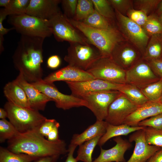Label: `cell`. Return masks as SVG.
Listing matches in <instances>:
<instances>
[{
  "label": "cell",
  "mask_w": 162,
  "mask_h": 162,
  "mask_svg": "<svg viewBox=\"0 0 162 162\" xmlns=\"http://www.w3.org/2000/svg\"><path fill=\"white\" fill-rule=\"evenodd\" d=\"M44 38L21 35L13 56L16 68L28 82L42 79L43 46Z\"/></svg>",
  "instance_id": "cell-1"
},
{
  "label": "cell",
  "mask_w": 162,
  "mask_h": 162,
  "mask_svg": "<svg viewBox=\"0 0 162 162\" xmlns=\"http://www.w3.org/2000/svg\"><path fill=\"white\" fill-rule=\"evenodd\" d=\"M66 143L62 140L51 141L41 135L38 130L19 133L8 141L7 148L15 153H22L39 158L60 156L68 152Z\"/></svg>",
  "instance_id": "cell-2"
},
{
  "label": "cell",
  "mask_w": 162,
  "mask_h": 162,
  "mask_svg": "<svg viewBox=\"0 0 162 162\" xmlns=\"http://www.w3.org/2000/svg\"><path fill=\"white\" fill-rule=\"evenodd\" d=\"M68 19L90 43L98 50L102 57H110L116 45L125 39L117 27L107 29H98L88 26L81 22Z\"/></svg>",
  "instance_id": "cell-3"
},
{
  "label": "cell",
  "mask_w": 162,
  "mask_h": 162,
  "mask_svg": "<svg viewBox=\"0 0 162 162\" xmlns=\"http://www.w3.org/2000/svg\"><path fill=\"white\" fill-rule=\"evenodd\" d=\"M4 107L9 121L20 133L39 130L47 118L38 110L17 106L8 101Z\"/></svg>",
  "instance_id": "cell-4"
},
{
  "label": "cell",
  "mask_w": 162,
  "mask_h": 162,
  "mask_svg": "<svg viewBox=\"0 0 162 162\" xmlns=\"http://www.w3.org/2000/svg\"><path fill=\"white\" fill-rule=\"evenodd\" d=\"M10 16L9 23L21 35L45 38L52 34L48 20L26 13Z\"/></svg>",
  "instance_id": "cell-5"
},
{
  "label": "cell",
  "mask_w": 162,
  "mask_h": 162,
  "mask_svg": "<svg viewBox=\"0 0 162 162\" xmlns=\"http://www.w3.org/2000/svg\"><path fill=\"white\" fill-rule=\"evenodd\" d=\"M64 60L68 65L87 71L98 59L102 57L98 50L92 44L70 43Z\"/></svg>",
  "instance_id": "cell-6"
},
{
  "label": "cell",
  "mask_w": 162,
  "mask_h": 162,
  "mask_svg": "<svg viewBox=\"0 0 162 162\" xmlns=\"http://www.w3.org/2000/svg\"><path fill=\"white\" fill-rule=\"evenodd\" d=\"M52 34L58 42L91 44L84 35L69 21L61 11L48 20Z\"/></svg>",
  "instance_id": "cell-7"
},
{
  "label": "cell",
  "mask_w": 162,
  "mask_h": 162,
  "mask_svg": "<svg viewBox=\"0 0 162 162\" xmlns=\"http://www.w3.org/2000/svg\"><path fill=\"white\" fill-rule=\"evenodd\" d=\"M95 79L119 84L126 83V71L110 57H101L86 71Z\"/></svg>",
  "instance_id": "cell-8"
},
{
  "label": "cell",
  "mask_w": 162,
  "mask_h": 162,
  "mask_svg": "<svg viewBox=\"0 0 162 162\" xmlns=\"http://www.w3.org/2000/svg\"><path fill=\"white\" fill-rule=\"evenodd\" d=\"M117 28L126 40L135 46L142 55L150 38L142 27L115 10Z\"/></svg>",
  "instance_id": "cell-9"
},
{
  "label": "cell",
  "mask_w": 162,
  "mask_h": 162,
  "mask_svg": "<svg viewBox=\"0 0 162 162\" xmlns=\"http://www.w3.org/2000/svg\"><path fill=\"white\" fill-rule=\"evenodd\" d=\"M34 87L55 102L56 107L63 110L74 107H86L87 103L83 99L72 94L67 95L60 92L53 83L46 82L42 79L31 83Z\"/></svg>",
  "instance_id": "cell-10"
},
{
  "label": "cell",
  "mask_w": 162,
  "mask_h": 162,
  "mask_svg": "<svg viewBox=\"0 0 162 162\" xmlns=\"http://www.w3.org/2000/svg\"><path fill=\"white\" fill-rule=\"evenodd\" d=\"M120 93L115 90L99 91L86 94L81 98L86 102V107L93 113L97 120L103 121L107 116L110 105Z\"/></svg>",
  "instance_id": "cell-11"
},
{
  "label": "cell",
  "mask_w": 162,
  "mask_h": 162,
  "mask_svg": "<svg viewBox=\"0 0 162 162\" xmlns=\"http://www.w3.org/2000/svg\"><path fill=\"white\" fill-rule=\"evenodd\" d=\"M110 58L121 68L126 71L141 60L143 55L135 46L124 39L116 45Z\"/></svg>",
  "instance_id": "cell-12"
},
{
  "label": "cell",
  "mask_w": 162,
  "mask_h": 162,
  "mask_svg": "<svg viewBox=\"0 0 162 162\" xmlns=\"http://www.w3.org/2000/svg\"><path fill=\"white\" fill-rule=\"evenodd\" d=\"M126 83L142 89L160 79L154 73L148 62L143 58L126 71Z\"/></svg>",
  "instance_id": "cell-13"
},
{
  "label": "cell",
  "mask_w": 162,
  "mask_h": 162,
  "mask_svg": "<svg viewBox=\"0 0 162 162\" xmlns=\"http://www.w3.org/2000/svg\"><path fill=\"white\" fill-rule=\"evenodd\" d=\"M139 107L121 92L110 105L105 121L114 125L123 124L126 118Z\"/></svg>",
  "instance_id": "cell-14"
},
{
  "label": "cell",
  "mask_w": 162,
  "mask_h": 162,
  "mask_svg": "<svg viewBox=\"0 0 162 162\" xmlns=\"http://www.w3.org/2000/svg\"><path fill=\"white\" fill-rule=\"evenodd\" d=\"M65 82L70 90L71 94L80 98L91 92L112 90L118 91L122 85L95 78L81 82Z\"/></svg>",
  "instance_id": "cell-15"
},
{
  "label": "cell",
  "mask_w": 162,
  "mask_h": 162,
  "mask_svg": "<svg viewBox=\"0 0 162 162\" xmlns=\"http://www.w3.org/2000/svg\"><path fill=\"white\" fill-rule=\"evenodd\" d=\"M143 129L134 132L130 136L129 142H134L135 146L132 155L126 162H147L161 148L147 142Z\"/></svg>",
  "instance_id": "cell-16"
},
{
  "label": "cell",
  "mask_w": 162,
  "mask_h": 162,
  "mask_svg": "<svg viewBox=\"0 0 162 162\" xmlns=\"http://www.w3.org/2000/svg\"><path fill=\"white\" fill-rule=\"evenodd\" d=\"M94 79L93 76L88 71L68 65L51 73L43 80L46 82L53 83L55 82L61 81L81 82Z\"/></svg>",
  "instance_id": "cell-17"
},
{
  "label": "cell",
  "mask_w": 162,
  "mask_h": 162,
  "mask_svg": "<svg viewBox=\"0 0 162 162\" xmlns=\"http://www.w3.org/2000/svg\"><path fill=\"white\" fill-rule=\"evenodd\" d=\"M60 0H30L26 13L49 20L61 11L58 7Z\"/></svg>",
  "instance_id": "cell-18"
},
{
  "label": "cell",
  "mask_w": 162,
  "mask_h": 162,
  "mask_svg": "<svg viewBox=\"0 0 162 162\" xmlns=\"http://www.w3.org/2000/svg\"><path fill=\"white\" fill-rule=\"evenodd\" d=\"M14 80L24 90L32 108L38 111L44 110L47 103L52 101L31 83L28 82L21 73H19Z\"/></svg>",
  "instance_id": "cell-19"
},
{
  "label": "cell",
  "mask_w": 162,
  "mask_h": 162,
  "mask_svg": "<svg viewBox=\"0 0 162 162\" xmlns=\"http://www.w3.org/2000/svg\"><path fill=\"white\" fill-rule=\"evenodd\" d=\"M113 140L116 145L107 150L101 148L100 155L93 162H126L124 154L131 146L130 142L120 136L115 137Z\"/></svg>",
  "instance_id": "cell-20"
},
{
  "label": "cell",
  "mask_w": 162,
  "mask_h": 162,
  "mask_svg": "<svg viewBox=\"0 0 162 162\" xmlns=\"http://www.w3.org/2000/svg\"><path fill=\"white\" fill-rule=\"evenodd\" d=\"M162 113V103L148 101L139 106L125 119L124 124L131 126H138L141 121Z\"/></svg>",
  "instance_id": "cell-21"
},
{
  "label": "cell",
  "mask_w": 162,
  "mask_h": 162,
  "mask_svg": "<svg viewBox=\"0 0 162 162\" xmlns=\"http://www.w3.org/2000/svg\"><path fill=\"white\" fill-rule=\"evenodd\" d=\"M3 92L8 101L17 106L31 108L24 90L14 80L6 84Z\"/></svg>",
  "instance_id": "cell-22"
},
{
  "label": "cell",
  "mask_w": 162,
  "mask_h": 162,
  "mask_svg": "<svg viewBox=\"0 0 162 162\" xmlns=\"http://www.w3.org/2000/svg\"><path fill=\"white\" fill-rule=\"evenodd\" d=\"M108 124L105 121L96 120L82 133L74 134L70 144L77 147L96 136H102L106 131Z\"/></svg>",
  "instance_id": "cell-23"
},
{
  "label": "cell",
  "mask_w": 162,
  "mask_h": 162,
  "mask_svg": "<svg viewBox=\"0 0 162 162\" xmlns=\"http://www.w3.org/2000/svg\"><path fill=\"white\" fill-rule=\"evenodd\" d=\"M144 127H133L125 124L114 125L108 123L105 133L100 139L98 145L101 147L109 139L122 135H127L138 130L143 129Z\"/></svg>",
  "instance_id": "cell-24"
},
{
  "label": "cell",
  "mask_w": 162,
  "mask_h": 162,
  "mask_svg": "<svg viewBox=\"0 0 162 162\" xmlns=\"http://www.w3.org/2000/svg\"><path fill=\"white\" fill-rule=\"evenodd\" d=\"M143 58L148 62L162 60V34L154 35L150 37Z\"/></svg>",
  "instance_id": "cell-25"
},
{
  "label": "cell",
  "mask_w": 162,
  "mask_h": 162,
  "mask_svg": "<svg viewBox=\"0 0 162 162\" xmlns=\"http://www.w3.org/2000/svg\"><path fill=\"white\" fill-rule=\"evenodd\" d=\"M118 91L138 106L148 101L141 89L134 85L128 83L122 84Z\"/></svg>",
  "instance_id": "cell-26"
},
{
  "label": "cell",
  "mask_w": 162,
  "mask_h": 162,
  "mask_svg": "<svg viewBox=\"0 0 162 162\" xmlns=\"http://www.w3.org/2000/svg\"><path fill=\"white\" fill-rule=\"evenodd\" d=\"M81 22L89 27L100 29H107L117 27L116 22L104 17L95 10L89 16Z\"/></svg>",
  "instance_id": "cell-27"
},
{
  "label": "cell",
  "mask_w": 162,
  "mask_h": 162,
  "mask_svg": "<svg viewBox=\"0 0 162 162\" xmlns=\"http://www.w3.org/2000/svg\"><path fill=\"white\" fill-rule=\"evenodd\" d=\"M102 136H96L79 146L76 158L78 161L93 162L92 158V153Z\"/></svg>",
  "instance_id": "cell-28"
},
{
  "label": "cell",
  "mask_w": 162,
  "mask_h": 162,
  "mask_svg": "<svg viewBox=\"0 0 162 162\" xmlns=\"http://www.w3.org/2000/svg\"><path fill=\"white\" fill-rule=\"evenodd\" d=\"M40 158L22 153H15L0 146V162H31Z\"/></svg>",
  "instance_id": "cell-29"
},
{
  "label": "cell",
  "mask_w": 162,
  "mask_h": 162,
  "mask_svg": "<svg viewBox=\"0 0 162 162\" xmlns=\"http://www.w3.org/2000/svg\"><path fill=\"white\" fill-rule=\"evenodd\" d=\"M94 10L99 14L111 21L116 22L114 9L108 0H92Z\"/></svg>",
  "instance_id": "cell-30"
},
{
  "label": "cell",
  "mask_w": 162,
  "mask_h": 162,
  "mask_svg": "<svg viewBox=\"0 0 162 162\" xmlns=\"http://www.w3.org/2000/svg\"><path fill=\"white\" fill-rule=\"evenodd\" d=\"M94 10L92 0H78L75 14L73 19L81 22L91 14Z\"/></svg>",
  "instance_id": "cell-31"
},
{
  "label": "cell",
  "mask_w": 162,
  "mask_h": 162,
  "mask_svg": "<svg viewBox=\"0 0 162 162\" xmlns=\"http://www.w3.org/2000/svg\"><path fill=\"white\" fill-rule=\"evenodd\" d=\"M141 90L149 101H160L162 94V79L149 85Z\"/></svg>",
  "instance_id": "cell-32"
},
{
  "label": "cell",
  "mask_w": 162,
  "mask_h": 162,
  "mask_svg": "<svg viewBox=\"0 0 162 162\" xmlns=\"http://www.w3.org/2000/svg\"><path fill=\"white\" fill-rule=\"evenodd\" d=\"M142 28L150 37L154 35L162 34V23L158 16L154 13L148 16L147 20Z\"/></svg>",
  "instance_id": "cell-33"
},
{
  "label": "cell",
  "mask_w": 162,
  "mask_h": 162,
  "mask_svg": "<svg viewBox=\"0 0 162 162\" xmlns=\"http://www.w3.org/2000/svg\"><path fill=\"white\" fill-rule=\"evenodd\" d=\"M20 132L10 122L5 119L0 120V142L3 143L14 138Z\"/></svg>",
  "instance_id": "cell-34"
},
{
  "label": "cell",
  "mask_w": 162,
  "mask_h": 162,
  "mask_svg": "<svg viewBox=\"0 0 162 162\" xmlns=\"http://www.w3.org/2000/svg\"><path fill=\"white\" fill-rule=\"evenodd\" d=\"M143 130L145 140L148 144L162 147V129L146 127Z\"/></svg>",
  "instance_id": "cell-35"
},
{
  "label": "cell",
  "mask_w": 162,
  "mask_h": 162,
  "mask_svg": "<svg viewBox=\"0 0 162 162\" xmlns=\"http://www.w3.org/2000/svg\"><path fill=\"white\" fill-rule=\"evenodd\" d=\"M30 0H12L8 7L2 9L7 16L26 13Z\"/></svg>",
  "instance_id": "cell-36"
},
{
  "label": "cell",
  "mask_w": 162,
  "mask_h": 162,
  "mask_svg": "<svg viewBox=\"0 0 162 162\" xmlns=\"http://www.w3.org/2000/svg\"><path fill=\"white\" fill-rule=\"evenodd\" d=\"M161 0H133L134 9L143 11L148 16L154 13Z\"/></svg>",
  "instance_id": "cell-37"
},
{
  "label": "cell",
  "mask_w": 162,
  "mask_h": 162,
  "mask_svg": "<svg viewBox=\"0 0 162 162\" xmlns=\"http://www.w3.org/2000/svg\"><path fill=\"white\" fill-rule=\"evenodd\" d=\"M114 10L126 16L128 11L134 9L133 0H108Z\"/></svg>",
  "instance_id": "cell-38"
},
{
  "label": "cell",
  "mask_w": 162,
  "mask_h": 162,
  "mask_svg": "<svg viewBox=\"0 0 162 162\" xmlns=\"http://www.w3.org/2000/svg\"><path fill=\"white\" fill-rule=\"evenodd\" d=\"M126 16L142 27L145 24L148 17L147 14L143 11L134 9L129 10Z\"/></svg>",
  "instance_id": "cell-39"
},
{
  "label": "cell",
  "mask_w": 162,
  "mask_h": 162,
  "mask_svg": "<svg viewBox=\"0 0 162 162\" xmlns=\"http://www.w3.org/2000/svg\"><path fill=\"white\" fill-rule=\"evenodd\" d=\"M78 0H61L63 14L67 18L73 19L75 15Z\"/></svg>",
  "instance_id": "cell-40"
},
{
  "label": "cell",
  "mask_w": 162,
  "mask_h": 162,
  "mask_svg": "<svg viewBox=\"0 0 162 162\" xmlns=\"http://www.w3.org/2000/svg\"><path fill=\"white\" fill-rule=\"evenodd\" d=\"M138 126L162 129V113L141 121L138 123Z\"/></svg>",
  "instance_id": "cell-41"
},
{
  "label": "cell",
  "mask_w": 162,
  "mask_h": 162,
  "mask_svg": "<svg viewBox=\"0 0 162 162\" xmlns=\"http://www.w3.org/2000/svg\"><path fill=\"white\" fill-rule=\"evenodd\" d=\"M57 122L55 119L46 118L40 127L39 132L44 137L47 138L49 134Z\"/></svg>",
  "instance_id": "cell-42"
},
{
  "label": "cell",
  "mask_w": 162,
  "mask_h": 162,
  "mask_svg": "<svg viewBox=\"0 0 162 162\" xmlns=\"http://www.w3.org/2000/svg\"><path fill=\"white\" fill-rule=\"evenodd\" d=\"M148 62L154 74L160 79H162V60Z\"/></svg>",
  "instance_id": "cell-43"
},
{
  "label": "cell",
  "mask_w": 162,
  "mask_h": 162,
  "mask_svg": "<svg viewBox=\"0 0 162 162\" xmlns=\"http://www.w3.org/2000/svg\"><path fill=\"white\" fill-rule=\"evenodd\" d=\"M61 60L60 58L57 55H52L50 57L47 61L48 67L52 69H55L60 65Z\"/></svg>",
  "instance_id": "cell-44"
},
{
  "label": "cell",
  "mask_w": 162,
  "mask_h": 162,
  "mask_svg": "<svg viewBox=\"0 0 162 162\" xmlns=\"http://www.w3.org/2000/svg\"><path fill=\"white\" fill-rule=\"evenodd\" d=\"M60 126L59 123L57 122L48 135L47 137V140L54 141L59 139L58 129Z\"/></svg>",
  "instance_id": "cell-45"
},
{
  "label": "cell",
  "mask_w": 162,
  "mask_h": 162,
  "mask_svg": "<svg viewBox=\"0 0 162 162\" xmlns=\"http://www.w3.org/2000/svg\"><path fill=\"white\" fill-rule=\"evenodd\" d=\"M7 16L5 14L2 9L0 10V37H3L4 35L7 34L10 31L14 29L12 27L10 28H7L4 27L3 22L6 18Z\"/></svg>",
  "instance_id": "cell-46"
},
{
  "label": "cell",
  "mask_w": 162,
  "mask_h": 162,
  "mask_svg": "<svg viewBox=\"0 0 162 162\" xmlns=\"http://www.w3.org/2000/svg\"><path fill=\"white\" fill-rule=\"evenodd\" d=\"M77 146L70 144L68 149V154L67 158L64 162H77L78 161L76 158H74L73 154L74 151Z\"/></svg>",
  "instance_id": "cell-47"
},
{
  "label": "cell",
  "mask_w": 162,
  "mask_h": 162,
  "mask_svg": "<svg viewBox=\"0 0 162 162\" xmlns=\"http://www.w3.org/2000/svg\"><path fill=\"white\" fill-rule=\"evenodd\" d=\"M147 162H162V147L156 152Z\"/></svg>",
  "instance_id": "cell-48"
},
{
  "label": "cell",
  "mask_w": 162,
  "mask_h": 162,
  "mask_svg": "<svg viewBox=\"0 0 162 162\" xmlns=\"http://www.w3.org/2000/svg\"><path fill=\"white\" fill-rule=\"evenodd\" d=\"M59 157V155L44 157L31 162H57Z\"/></svg>",
  "instance_id": "cell-49"
},
{
  "label": "cell",
  "mask_w": 162,
  "mask_h": 162,
  "mask_svg": "<svg viewBox=\"0 0 162 162\" xmlns=\"http://www.w3.org/2000/svg\"><path fill=\"white\" fill-rule=\"evenodd\" d=\"M12 1V0H0V6L4 7V8H7L10 5Z\"/></svg>",
  "instance_id": "cell-50"
},
{
  "label": "cell",
  "mask_w": 162,
  "mask_h": 162,
  "mask_svg": "<svg viewBox=\"0 0 162 162\" xmlns=\"http://www.w3.org/2000/svg\"><path fill=\"white\" fill-rule=\"evenodd\" d=\"M8 115L7 111L4 109L0 108V118L1 119H5L8 118Z\"/></svg>",
  "instance_id": "cell-51"
},
{
  "label": "cell",
  "mask_w": 162,
  "mask_h": 162,
  "mask_svg": "<svg viewBox=\"0 0 162 162\" xmlns=\"http://www.w3.org/2000/svg\"><path fill=\"white\" fill-rule=\"evenodd\" d=\"M162 13V0H161L159 3L154 14L158 16Z\"/></svg>",
  "instance_id": "cell-52"
},
{
  "label": "cell",
  "mask_w": 162,
  "mask_h": 162,
  "mask_svg": "<svg viewBox=\"0 0 162 162\" xmlns=\"http://www.w3.org/2000/svg\"><path fill=\"white\" fill-rule=\"evenodd\" d=\"M158 17L160 21L162 23V13L158 16Z\"/></svg>",
  "instance_id": "cell-53"
},
{
  "label": "cell",
  "mask_w": 162,
  "mask_h": 162,
  "mask_svg": "<svg viewBox=\"0 0 162 162\" xmlns=\"http://www.w3.org/2000/svg\"><path fill=\"white\" fill-rule=\"evenodd\" d=\"M160 101L162 103V94L161 98H160Z\"/></svg>",
  "instance_id": "cell-54"
}]
</instances>
